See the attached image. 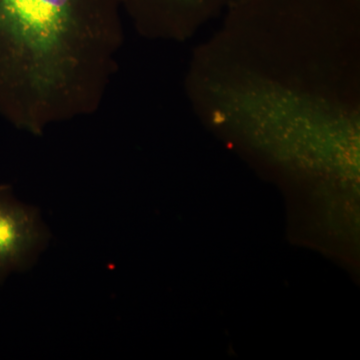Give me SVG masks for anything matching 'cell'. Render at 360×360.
I'll list each match as a JSON object with an SVG mask.
<instances>
[{"label": "cell", "instance_id": "2", "mask_svg": "<svg viewBox=\"0 0 360 360\" xmlns=\"http://www.w3.org/2000/svg\"><path fill=\"white\" fill-rule=\"evenodd\" d=\"M115 0H0V82L20 63L52 68L70 32L110 13Z\"/></svg>", "mask_w": 360, "mask_h": 360}, {"label": "cell", "instance_id": "3", "mask_svg": "<svg viewBox=\"0 0 360 360\" xmlns=\"http://www.w3.org/2000/svg\"><path fill=\"white\" fill-rule=\"evenodd\" d=\"M49 240L37 208L15 200L11 187L0 186V283L30 269Z\"/></svg>", "mask_w": 360, "mask_h": 360}, {"label": "cell", "instance_id": "1", "mask_svg": "<svg viewBox=\"0 0 360 360\" xmlns=\"http://www.w3.org/2000/svg\"><path fill=\"white\" fill-rule=\"evenodd\" d=\"M195 56L193 94L215 125L355 137L360 0H236Z\"/></svg>", "mask_w": 360, "mask_h": 360}, {"label": "cell", "instance_id": "4", "mask_svg": "<svg viewBox=\"0 0 360 360\" xmlns=\"http://www.w3.org/2000/svg\"><path fill=\"white\" fill-rule=\"evenodd\" d=\"M142 20L169 23L184 32H193L236 0H127Z\"/></svg>", "mask_w": 360, "mask_h": 360}]
</instances>
